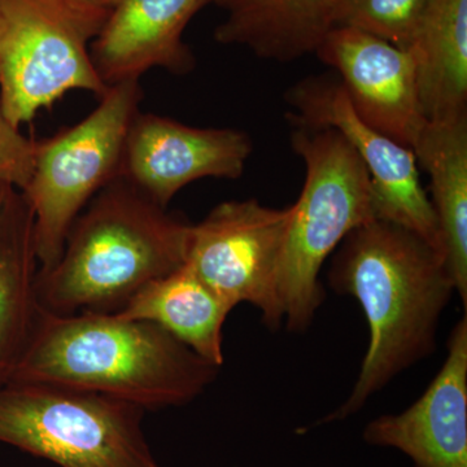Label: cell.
<instances>
[{
    "label": "cell",
    "mask_w": 467,
    "mask_h": 467,
    "mask_svg": "<svg viewBox=\"0 0 467 467\" xmlns=\"http://www.w3.org/2000/svg\"><path fill=\"white\" fill-rule=\"evenodd\" d=\"M328 285L358 301L368 347L348 399L318 425L358 413L393 378L432 355L442 312L456 292L441 251L383 220L358 227L340 243Z\"/></svg>",
    "instance_id": "obj_1"
},
{
    "label": "cell",
    "mask_w": 467,
    "mask_h": 467,
    "mask_svg": "<svg viewBox=\"0 0 467 467\" xmlns=\"http://www.w3.org/2000/svg\"><path fill=\"white\" fill-rule=\"evenodd\" d=\"M218 370L152 322L119 313L43 310L9 382L98 393L147 410L189 404Z\"/></svg>",
    "instance_id": "obj_2"
},
{
    "label": "cell",
    "mask_w": 467,
    "mask_h": 467,
    "mask_svg": "<svg viewBox=\"0 0 467 467\" xmlns=\"http://www.w3.org/2000/svg\"><path fill=\"white\" fill-rule=\"evenodd\" d=\"M192 226L117 177L76 218L57 263L39 270V306L58 316L119 312L186 264Z\"/></svg>",
    "instance_id": "obj_3"
},
{
    "label": "cell",
    "mask_w": 467,
    "mask_h": 467,
    "mask_svg": "<svg viewBox=\"0 0 467 467\" xmlns=\"http://www.w3.org/2000/svg\"><path fill=\"white\" fill-rule=\"evenodd\" d=\"M291 126V147L306 181L285 241L279 294L290 333L308 330L326 292L325 261L358 227L377 220L370 174L356 150L334 129Z\"/></svg>",
    "instance_id": "obj_4"
},
{
    "label": "cell",
    "mask_w": 467,
    "mask_h": 467,
    "mask_svg": "<svg viewBox=\"0 0 467 467\" xmlns=\"http://www.w3.org/2000/svg\"><path fill=\"white\" fill-rule=\"evenodd\" d=\"M110 12L85 0H0V103L29 124L73 90H109L90 57Z\"/></svg>",
    "instance_id": "obj_5"
},
{
    "label": "cell",
    "mask_w": 467,
    "mask_h": 467,
    "mask_svg": "<svg viewBox=\"0 0 467 467\" xmlns=\"http://www.w3.org/2000/svg\"><path fill=\"white\" fill-rule=\"evenodd\" d=\"M144 411L98 393L8 382L0 386V441L60 467H161Z\"/></svg>",
    "instance_id": "obj_6"
},
{
    "label": "cell",
    "mask_w": 467,
    "mask_h": 467,
    "mask_svg": "<svg viewBox=\"0 0 467 467\" xmlns=\"http://www.w3.org/2000/svg\"><path fill=\"white\" fill-rule=\"evenodd\" d=\"M142 98L140 79L109 86L81 122L36 142L33 175L23 193L34 214L39 270L57 263L76 218L119 177L126 134Z\"/></svg>",
    "instance_id": "obj_7"
},
{
    "label": "cell",
    "mask_w": 467,
    "mask_h": 467,
    "mask_svg": "<svg viewBox=\"0 0 467 467\" xmlns=\"http://www.w3.org/2000/svg\"><path fill=\"white\" fill-rule=\"evenodd\" d=\"M291 218L292 205L221 202L192 226L186 264L234 306H256L264 324L276 330L285 321L279 279Z\"/></svg>",
    "instance_id": "obj_8"
},
{
    "label": "cell",
    "mask_w": 467,
    "mask_h": 467,
    "mask_svg": "<svg viewBox=\"0 0 467 467\" xmlns=\"http://www.w3.org/2000/svg\"><path fill=\"white\" fill-rule=\"evenodd\" d=\"M290 125L334 129L348 140L370 174L377 220L389 221L422 236L444 254L429 193L420 183L413 150L362 121L350 106L337 75L312 76L285 91Z\"/></svg>",
    "instance_id": "obj_9"
},
{
    "label": "cell",
    "mask_w": 467,
    "mask_h": 467,
    "mask_svg": "<svg viewBox=\"0 0 467 467\" xmlns=\"http://www.w3.org/2000/svg\"><path fill=\"white\" fill-rule=\"evenodd\" d=\"M252 150L251 138L236 129L193 128L138 112L126 134L119 177L168 208L195 181L242 177Z\"/></svg>",
    "instance_id": "obj_10"
},
{
    "label": "cell",
    "mask_w": 467,
    "mask_h": 467,
    "mask_svg": "<svg viewBox=\"0 0 467 467\" xmlns=\"http://www.w3.org/2000/svg\"><path fill=\"white\" fill-rule=\"evenodd\" d=\"M315 55L337 72L362 121L413 150L427 121L410 51L361 30L337 26L326 34Z\"/></svg>",
    "instance_id": "obj_11"
},
{
    "label": "cell",
    "mask_w": 467,
    "mask_h": 467,
    "mask_svg": "<svg viewBox=\"0 0 467 467\" xmlns=\"http://www.w3.org/2000/svg\"><path fill=\"white\" fill-rule=\"evenodd\" d=\"M447 349L441 370L414 404L368 423V444L400 451L414 467H467L466 312Z\"/></svg>",
    "instance_id": "obj_12"
},
{
    "label": "cell",
    "mask_w": 467,
    "mask_h": 467,
    "mask_svg": "<svg viewBox=\"0 0 467 467\" xmlns=\"http://www.w3.org/2000/svg\"><path fill=\"white\" fill-rule=\"evenodd\" d=\"M209 0H124L110 12L90 57L103 84L140 79L153 67L189 75L196 66L183 42L190 21Z\"/></svg>",
    "instance_id": "obj_13"
},
{
    "label": "cell",
    "mask_w": 467,
    "mask_h": 467,
    "mask_svg": "<svg viewBox=\"0 0 467 467\" xmlns=\"http://www.w3.org/2000/svg\"><path fill=\"white\" fill-rule=\"evenodd\" d=\"M39 267L32 207L21 190L0 183V386L14 376L43 312Z\"/></svg>",
    "instance_id": "obj_14"
},
{
    "label": "cell",
    "mask_w": 467,
    "mask_h": 467,
    "mask_svg": "<svg viewBox=\"0 0 467 467\" xmlns=\"http://www.w3.org/2000/svg\"><path fill=\"white\" fill-rule=\"evenodd\" d=\"M342 0H209L225 14L214 30L221 45L287 64L315 54L334 29Z\"/></svg>",
    "instance_id": "obj_15"
},
{
    "label": "cell",
    "mask_w": 467,
    "mask_h": 467,
    "mask_svg": "<svg viewBox=\"0 0 467 467\" xmlns=\"http://www.w3.org/2000/svg\"><path fill=\"white\" fill-rule=\"evenodd\" d=\"M408 51L426 121L467 116V0H426Z\"/></svg>",
    "instance_id": "obj_16"
},
{
    "label": "cell",
    "mask_w": 467,
    "mask_h": 467,
    "mask_svg": "<svg viewBox=\"0 0 467 467\" xmlns=\"http://www.w3.org/2000/svg\"><path fill=\"white\" fill-rule=\"evenodd\" d=\"M234 308L184 264L144 285L117 313L160 326L196 355L221 368L225 361L223 325Z\"/></svg>",
    "instance_id": "obj_17"
},
{
    "label": "cell",
    "mask_w": 467,
    "mask_h": 467,
    "mask_svg": "<svg viewBox=\"0 0 467 467\" xmlns=\"http://www.w3.org/2000/svg\"><path fill=\"white\" fill-rule=\"evenodd\" d=\"M431 201L454 288L467 306V116L427 122L413 147Z\"/></svg>",
    "instance_id": "obj_18"
},
{
    "label": "cell",
    "mask_w": 467,
    "mask_h": 467,
    "mask_svg": "<svg viewBox=\"0 0 467 467\" xmlns=\"http://www.w3.org/2000/svg\"><path fill=\"white\" fill-rule=\"evenodd\" d=\"M425 5L426 0H342L334 27L361 30L408 51Z\"/></svg>",
    "instance_id": "obj_19"
},
{
    "label": "cell",
    "mask_w": 467,
    "mask_h": 467,
    "mask_svg": "<svg viewBox=\"0 0 467 467\" xmlns=\"http://www.w3.org/2000/svg\"><path fill=\"white\" fill-rule=\"evenodd\" d=\"M36 150V140L20 133V128L9 121L0 103V183L24 192L33 175Z\"/></svg>",
    "instance_id": "obj_20"
},
{
    "label": "cell",
    "mask_w": 467,
    "mask_h": 467,
    "mask_svg": "<svg viewBox=\"0 0 467 467\" xmlns=\"http://www.w3.org/2000/svg\"><path fill=\"white\" fill-rule=\"evenodd\" d=\"M85 2L94 5V7L112 12L113 9H115L117 5H121L124 0H85Z\"/></svg>",
    "instance_id": "obj_21"
}]
</instances>
